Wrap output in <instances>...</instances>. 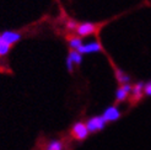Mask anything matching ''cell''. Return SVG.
I'll use <instances>...</instances> for the list:
<instances>
[{"label": "cell", "mask_w": 151, "mask_h": 150, "mask_svg": "<svg viewBox=\"0 0 151 150\" xmlns=\"http://www.w3.org/2000/svg\"><path fill=\"white\" fill-rule=\"evenodd\" d=\"M106 119L102 117V116H95V117H91L86 122V127L90 133H95V132H99V131H102L106 125Z\"/></svg>", "instance_id": "cell-1"}, {"label": "cell", "mask_w": 151, "mask_h": 150, "mask_svg": "<svg viewBox=\"0 0 151 150\" xmlns=\"http://www.w3.org/2000/svg\"><path fill=\"white\" fill-rule=\"evenodd\" d=\"M88 129H87V127L85 123H82V122H78V123H75L73 125V128H71V134H73V137L75 139H78V140H84L88 137Z\"/></svg>", "instance_id": "cell-2"}, {"label": "cell", "mask_w": 151, "mask_h": 150, "mask_svg": "<svg viewBox=\"0 0 151 150\" xmlns=\"http://www.w3.org/2000/svg\"><path fill=\"white\" fill-rule=\"evenodd\" d=\"M102 49L101 44L99 42H90L86 44H82L80 48H78L76 50L80 54H88V53H96V52H100Z\"/></svg>", "instance_id": "cell-3"}, {"label": "cell", "mask_w": 151, "mask_h": 150, "mask_svg": "<svg viewBox=\"0 0 151 150\" xmlns=\"http://www.w3.org/2000/svg\"><path fill=\"white\" fill-rule=\"evenodd\" d=\"M96 30V26L91 22H84L81 25H78L76 27V33L79 35V37H85L88 35H92Z\"/></svg>", "instance_id": "cell-4"}, {"label": "cell", "mask_w": 151, "mask_h": 150, "mask_svg": "<svg viewBox=\"0 0 151 150\" xmlns=\"http://www.w3.org/2000/svg\"><path fill=\"white\" fill-rule=\"evenodd\" d=\"M102 117L106 119V122H114L120 117V111L114 106H111L108 108H106Z\"/></svg>", "instance_id": "cell-5"}, {"label": "cell", "mask_w": 151, "mask_h": 150, "mask_svg": "<svg viewBox=\"0 0 151 150\" xmlns=\"http://www.w3.org/2000/svg\"><path fill=\"white\" fill-rule=\"evenodd\" d=\"M0 36H1V40L4 42H6L7 44H10V46L14 43H16L17 41H20V38H21V35L15 31H5Z\"/></svg>", "instance_id": "cell-6"}, {"label": "cell", "mask_w": 151, "mask_h": 150, "mask_svg": "<svg viewBox=\"0 0 151 150\" xmlns=\"http://www.w3.org/2000/svg\"><path fill=\"white\" fill-rule=\"evenodd\" d=\"M132 89H133V87H132L129 84H124L122 87H119V89L117 90V94H116L117 101H123V100H125L127 96H128V94L132 92Z\"/></svg>", "instance_id": "cell-7"}, {"label": "cell", "mask_w": 151, "mask_h": 150, "mask_svg": "<svg viewBox=\"0 0 151 150\" xmlns=\"http://www.w3.org/2000/svg\"><path fill=\"white\" fill-rule=\"evenodd\" d=\"M132 91L135 96V99H140L142 94H144V84H142V82H138V84L132 89Z\"/></svg>", "instance_id": "cell-8"}, {"label": "cell", "mask_w": 151, "mask_h": 150, "mask_svg": "<svg viewBox=\"0 0 151 150\" xmlns=\"http://www.w3.org/2000/svg\"><path fill=\"white\" fill-rule=\"evenodd\" d=\"M69 57H70V59L73 61V63L76 64V65H80L81 62H82V54H80L78 50H74V49H73V50L70 52Z\"/></svg>", "instance_id": "cell-9"}, {"label": "cell", "mask_w": 151, "mask_h": 150, "mask_svg": "<svg viewBox=\"0 0 151 150\" xmlns=\"http://www.w3.org/2000/svg\"><path fill=\"white\" fill-rule=\"evenodd\" d=\"M82 44H84V43H82V41H81L80 37H73V38L69 40V46H70V48H73L74 50H76L78 48H80Z\"/></svg>", "instance_id": "cell-10"}, {"label": "cell", "mask_w": 151, "mask_h": 150, "mask_svg": "<svg viewBox=\"0 0 151 150\" xmlns=\"http://www.w3.org/2000/svg\"><path fill=\"white\" fill-rule=\"evenodd\" d=\"M46 150H63V143L59 140H53L48 144Z\"/></svg>", "instance_id": "cell-11"}, {"label": "cell", "mask_w": 151, "mask_h": 150, "mask_svg": "<svg viewBox=\"0 0 151 150\" xmlns=\"http://www.w3.org/2000/svg\"><path fill=\"white\" fill-rule=\"evenodd\" d=\"M10 44H7L6 42H4L3 40H0V57H4L9 53L10 50Z\"/></svg>", "instance_id": "cell-12"}, {"label": "cell", "mask_w": 151, "mask_h": 150, "mask_svg": "<svg viewBox=\"0 0 151 150\" xmlns=\"http://www.w3.org/2000/svg\"><path fill=\"white\" fill-rule=\"evenodd\" d=\"M117 78L120 82H123V85L124 84H128V82L130 81V78L128 76V75H125L123 71H120V70H117Z\"/></svg>", "instance_id": "cell-13"}, {"label": "cell", "mask_w": 151, "mask_h": 150, "mask_svg": "<svg viewBox=\"0 0 151 150\" xmlns=\"http://www.w3.org/2000/svg\"><path fill=\"white\" fill-rule=\"evenodd\" d=\"M144 92H145V95L151 96V81L147 82V84L144 86Z\"/></svg>", "instance_id": "cell-14"}, {"label": "cell", "mask_w": 151, "mask_h": 150, "mask_svg": "<svg viewBox=\"0 0 151 150\" xmlns=\"http://www.w3.org/2000/svg\"><path fill=\"white\" fill-rule=\"evenodd\" d=\"M73 65H74L73 61L70 59V57H68V58H66V68H68V70H69L70 73L73 71Z\"/></svg>", "instance_id": "cell-15"}, {"label": "cell", "mask_w": 151, "mask_h": 150, "mask_svg": "<svg viewBox=\"0 0 151 150\" xmlns=\"http://www.w3.org/2000/svg\"><path fill=\"white\" fill-rule=\"evenodd\" d=\"M66 27L69 28V30H76L78 25H76V22H75V21H68Z\"/></svg>", "instance_id": "cell-16"}, {"label": "cell", "mask_w": 151, "mask_h": 150, "mask_svg": "<svg viewBox=\"0 0 151 150\" xmlns=\"http://www.w3.org/2000/svg\"><path fill=\"white\" fill-rule=\"evenodd\" d=\"M0 40H1V36H0Z\"/></svg>", "instance_id": "cell-17"}]
</instances>
